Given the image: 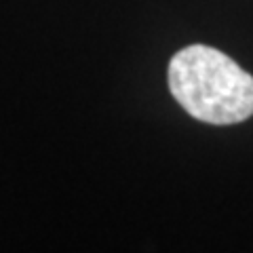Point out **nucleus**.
<instances>
[{"mask_svg": "<svg viewBox=\"0 0 253 253\" xmlns=\"http://www.w3.org/2000/svg\"><path fill=\"white\" fill-rule=\"evenodd\" d=\"M169 89L190 116L207 125H236L253 116V76L207 44L173 55Z\"/></svg>", "mask_w": 253, "mask_h": 253, "instance_id": "f257e3e1", "label": "nucleus"}]
</instances>
